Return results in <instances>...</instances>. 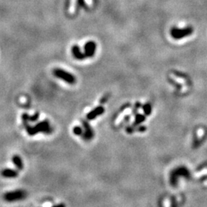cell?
<instances>
[{"label": "cell", "instance_id": "5b68a950", "mask_svg": "<svg viewBox=\"0 0 207 207\" xmlns=\"http://www.w3.org/2000/svg\"><path fill=\"white\" fill-rule=\"evenodd\" d=\"M96 51V44L94 41H89L84 46V52H85V56L92 57Z\"/></svg>", "mask_w": 207, "mask_h": 207}, {"label": "cell", "instance_id": "6da1fadb", "mask_svg": "<svg viewBox=\"0 0 207 207\" xmlns=\"http://www.w3.org/2000/svg\"><path fill=\"white\" fill-rule=\"evenodd\" d=\"M24 124V127H25L28 134L30 135V136H33V135L37 134L39 132H42V133L49 134L52 131V127H51L50 124H49L48 121H44L42 122L38 123L35 127H31L28 123H25V124Z\"/></svg>", "mask_w": 207, "mask_h": 207}, {"label": "cell", "instance_id": "8fae6325", "mask_svg": "<svg viewBox=\"0 0 207 207\" xmlns=\"http://www.w3.org/2000/svg\"><path fill=\"white\" fill-rule=\"evenodd\" d=\"M73 132L75 135H81L82 134V129L80 127H75L73 129Z\"/></svg>", "mask_w": 207, "mask_h": 207}, {"label": "cell", "instance_id": "3957f363", "mask_svg": "<svg viewBox=\"0 0 207 207\" xmlns=\"http://www.w3.org/2000/svg\"><path fill=\"white\" fill-rule=\"evenodd\" d=\"M27 194L24 190H15L9 192L4 195V199L7 202H15V201L22 200L26 197Z\"/></svg>", "mask_w": 207, "mask_h": 207}, {"label": "cell", "instance_id": "277c9868", "mask_svg": "<svg viewBox=\"0 0 207 207\" xmlns=\"http://www.w3.org/2000/svg\"><path fill=\"white\" fill-rule=\"evenodd\" d=\"M54 74H55V75L57 78H59L61 79L64 80V81H65L68 84H75V78L74 77V75L68 73V72L62 70V69H55Z\"/></svg>", "mask_w": 207, "mask_h": 207}, {"label": "cell", "instance_id": "7a4b0ae2", "mask_svg": "<svg viewBox=\"0 0 207 207\" xmlns=\"http://www.w3.org/2000/svg\"><path fill=\"white\" fill-rule=\"evenodd\" d=\"M193 32V29L190 26L185 28V29H177V28H173L170 31V35L174 39H181L185 37L190 36L192 35Z\"/></svg>", "mask_w": 207, "mask_h": 207}, {"label": "cell", "instance_id": "52a82bcc", "mask_svg": "<svg viewBox=\"0 0 207 207\" xmlns=\"http://www.w3.org/2000/svg\"><path fill=\"white\" fill-rule=\"evenodd\" d=\"M18 175L16 170H11V169H5L2 171V176L6 178H14L17 177Z\"/></svg>", "mask_w": 207, "mask_h": 207}, {"label": "cell", "instance_id": "9c48e42d", "mask_svg": "<svg viewBox=\"0 0 207 207\" xmlns=\"http://www.w3.org/2000/svg\"><path fill=\"white\" fill-rule=\"evenodd\" d=\"M12 161H13L14 164L16 166L18 170H22L23 169V162L21 158L18 155H14L13 157H12Z\"/></svg>", "mask_w": 207, "mask_h": 207}, {"label": "cell", "instance_id": "ba28073f", "mask_svg": "<svg viewBox=\"0 0 207 207\" xmlns=\"http://www.w3.org/2000/svg\"><path fill=\"white\" fill-rule=\"evenodd\" d=\"M104 112V108L103 107H98L97 108H95L94 110H93L92 111H90V113H88V114L87 115V118L88 120H92L94 118H95L96 117H98V115L101 114V113Z\"/></svg>", "mask_w": 207, "mask_h": 207}, {"label": "cell", "instance_id": "4fadbf2b", "mask_svg": "<svg viewBox=\"0 0 207 207\" xmlns=\"http://www.w3.org/2000/svg\"><path fill=\"white\" fill-rule=\"evenodd\" d=\"M52 207H66V206H65V205H64V204L61 203V204H58V205H54V206H52Z\"/></svg>", "mask_w": 207, "mask_h": 207}, {"label": "cell", "instance_id": "30bf717a", "mask_svg": "<svg viewBox=\"0 0 207 207\" xmlns=\"http://www.w3.org/2000/svg\"><path fill=\"white\" fill-rule=\"evenodd\" d=\"M72 52H73L74 55H75V57L77 58V59H79V60L84 59V58L85 57V55H84L82 52H81L79 48H78L77 45H75L73 48H72Z\"/></svg>", "mask_w": 207, "mask_h": 207}, {"label": "cell", "instance_id": "7c38bea8", "mask_svg": "<svg viewBox=\"0 0 207 207\" xmlns=\"http://www.w3.org/2000/svg\"><path fill=\"white\" fill-rule=\"evenodd\" d=\"M38 117H39V114H38V113H35V114L33 115V116H29V121H30L31 122H35V121H36L37 120H38Z\"/></svg>", "mask_w": 207, "mask_h": 207}, {"label": "cell", "instance_id": "8992f818", "mask_svg": "<svg viewBox=\"0 0 207 207\" xmlns=\"http://www.w3.org/2000/svg\"><path fill=\"white\" fill-rule=\"evenodd\" d=\"M82 123L83 125H84V129H85L84 134H83V138H84V140L91 139L92 136H93V131H92V130L90 129V125L84 121H83Z\"/></svg>", "mask_w": 207, "mask_h": 207}]
</instances>
